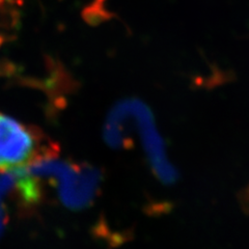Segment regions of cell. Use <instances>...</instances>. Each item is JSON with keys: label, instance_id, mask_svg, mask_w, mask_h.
I'll use <instances>...</instances> for the list:
<instances>
[{"label": "cell", "instance_id": "1", "mask_svg": "<svg viewBox=\"0 0 249 249\" xmlns=\"http://www.w3.org/2000/svg\"><path fill=\"white\" fill-rule=\"evenodd\" d=\"M134 133L139 137L153 173L164 184L176 182L178 174L169 162L163 139L156 128L149 107L137 100L124 101L111 111L104 135L107 143L121 149L124 138Z\"/></svg>", "mask_w": 249, "mask_h": 249}, {"label": "cell", "instance_id": "2", "mask_svg": "<svg viewBox=\"0 0 249 249\" xmlns=\"http://www.w3.org/2000/svg\"><path fill=\"white\" fill-rule=\"evenodd\" d=\"M29 173L49 180L56 186L58 199L66 208L83 210L97 198L102 183L100 169L85 163L55 158L26 168Z\"/></svg>", "mask_w": 249, "mask_h": 249}, {"label": "cell", "instance_id": "3", "mask_svg": "<svg viewBox=\"0 0 249 249\" xmlns=\"http://www.w3.org/2000/svg\"><path fill=\"white\" fill-rule=\"evenodd\" d=\"M58 152L42 130L0 112V171L24 169L57 157Z\"/></svg>", "mask_w": 249, "mask_h": 249}, {"label": "cell", "instance_id": "4", "mask_svg": "<svg viewBox=\"0 0 249 249\" xmlns=\"http://www.w3.org/2000/svg\"><path fill=\"white\" fill-rule=\"evenodd\" d=\"M4 1H5V0H0V5H2Z\"/></svg>", "mask_w": 249, "mask_h": 249}, {"label": "cell", "instance_id": "5", "mask_svg": "<svg viewBox=\"0 0 249 249\" xmlns=\"http://www.w3.org/2000/svg\"><path fill=\"white\" fill-rule=\"evenodd\" d=\"M248 197H249V187H248ZM248 206H249V200H248Z\"/></svg>", "mask_w": 249, "mask_h": 249}]
</instances>
